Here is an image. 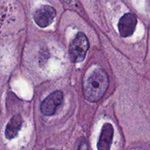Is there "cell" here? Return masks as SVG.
<instances>
[{"instance_id":"cell-9","label":"cell","mask_w":150,"mask_h":150,"mask_svg":"<svg viewBox=\"0 0 150 150\" xmlns=\"http://www.w3.org/2000/svg\"><path fill=\"white\" fill-rule=\"evenodd\" d=\"M65 1H71V0H65Z\"/></svg>"},{"instance_id":"cell-7","label":"cell","mask_w":150,"mask_h":150,"mask_svg":"<svg viewBox=\"0 0 150 150\" xmlns=\"http://www.w3.org/2000/svg\"><path fill=\"white\" fill-rule=\"evenodd\" d=\"M22 125V120L20 115H15L7 123L5 129V137L7 139H14L17 136Z\"/></svg>"},{"instance_id":"cell-4","label":"cell","mask_w":150,"mask_h":150,"mask_svg":"<svg viewBox=\"0 0 150 150\" xmlns=\"http://www.w3.org/2000/svg\"><path fill=\"white\" fill-rule=\"evenodd\" d=\"M56 16V10L49 5H42L35 11L34 20L40 27H46L52 23Z\"/></svg>"},{"instance_id":"cell-6","label":"cell","mask_w":150,"mask_h":150,"mask_svg":"<svg viewBox=\"0 0 150 150\" xmlns=\"http://www.w3.org/2000/svg\"><path fill=\"white\" fill-rule=\"evenodd\" d=\"M114 136V128L110 123L103 125L101 130L100 136L98 142V149L100 150H108L111 147L112 139Z\"/></svg>"},{"instance_id":"cell-5","label":"cell","mask_w":150,"mask_h":150,"mask_svg":"<svg viewBox=\"0 0 150 150\" xmlns=\"http://www.w3.org/2000/svg\"><path fill=\"white\" fill-rule=\"evenodd\" d=\"M137 24L136 16L133 13H126L122 16L118 23V29L120 35L127 38L133 34Z\"/></svg>"},{"instance_id":"cell-8","label":"cell","mask_w":150,"mask_h":150,"mask_svg":"<svg viewBox=\"0 0 150 150\" xmlns=\"http://www.w3.org/2000/svg\"><path fill=\"white\" fill-rule=\"evenodd\" d=\"M146 3L148 4V7H149V10H150V0H146Z\"/></svg>"},{"instance_id":"cell-3","label":"cell","mask_w":150,"mask_h":150,"mask_svg":"<svg viewBox=\"0 0 150 150\" xmlns=\"http://www.w3.org/2000/svg\"><path fill=\"white\" fill-rule=\"evenodd\" d=\"M64 95L61 91H55L50 94L42 102L40 111L45 116L54 115L57 111V108L62 103Z\"/></svg>"},{"instance_id":"cell-2","label":"cell","mask_w":150,"mask_h":150,"mask_svg":"<svg viewBox=\"0 0 150 150\" xmlns=\"http://www.w3.org/2000/svg\"><path fill=\"white\" fill-rule=\"evenodd\" d=\"M89 46V41L86 35L82 32H79L72 40L69 48L71 61L74 63L83 61L86 57Z\"/></svg>"},{"instance_id":"cell-1","label":"cell","mask_w":150,"mask_h":150,"mask_svg":"<svg viewBox=\"0 0 150 150\" xmlns=\"http://www.w3.org/2000/svg\"><path fill=\"white\" fill-rule=\"evenodd\" d=\"M108 86L107 73L102 68H96L83 83L85 98L89 102H98L103 97Z\"/></svg>"}]
</instances>
